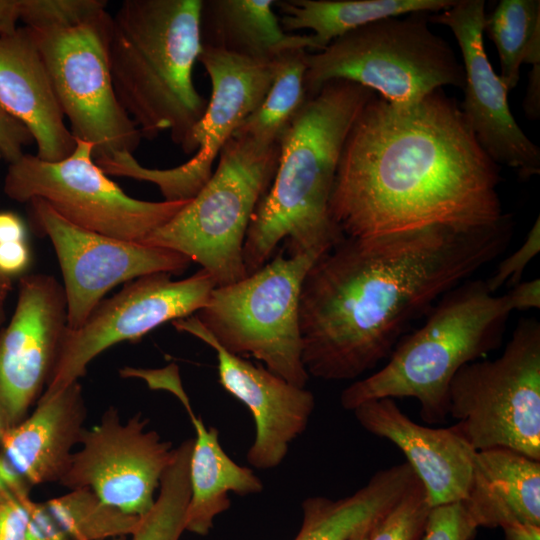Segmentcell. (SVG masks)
Here are the masks:
<instances>
[{
  "label": "cell",
  "instance_id": "obj_1",
  "mask_svg": "<svg viewBox=\"0 0 540 540\" xmlns=\"http://www.w3.org/2000/svg\"><path fill=\"white\" fill-rule=\"evenodd\" d=\"M509 214L495 226H434L342 238L307 271L299 298L302 362L309 376L352 380L389 357L409 325L508 247Z\"/></svg>",
  "mask_w": 540,
  "mask_h": 540
},
{
  "label": "cell",
  "instance_id": "obj_2",
  "mask_svg": "<svg viewBox=\"0 0 540 540\" xmlns=\"http://www.w3.org/2000/svg\"><path fill=\"white\" fill-rule=\"evenodd\" d=\"M499 171L441 89L408 105L375 94L345 139L329 215L352 239L492 227L509 215L498 194Z\"/></svg>",
  "mask_w": 540,
  "mask_h": 540
},
{
  "label": "cell",
  "instance_id": "obj_3",
  "mask_svg": "<svg viewBox=\"0 0 540 540\" xmlns=\"http://www.w3.org/2000/svg\"><path fill=\"white\" fill-rule=\"evenodd\" d=\"M374 95L351 81H329L292 118L278 141L272 183L247 230L246 276L265 265L281 242L288 256H320L343 238L330 218L329 199L348 132Z\"/></svg>",
  "mask_w": 540,
  "mask_h": 540
},
{
  "label": "cell",
  "instance_id": "obj_4",
  "mask_svg": "<svg viewBox=\"0 0 540 540\" xmlns=\"http://www.w3.org/2000/svg\"><path fill=\"white\" fill-rule=\"evenodd\" d=\"M202 0H125L111 15L107 52L116 97L141 131H168L185 153L207 101L193 68L202 50Z\"/></svg>",
  "mask_w": 540,
  "mask_h": 540
},
{
  "label": "cell",
  "instance_id": "obj_5",
  "mask_svg": "<svg viewBox=\"0 0 540 540\" xmlns=\"http://www.w3.org/2000/svg\"><path fill=\"white\" fill-rule=\"evenodd\" d=\"M513 311L508 294L492 293L485 280L462 282L437 301L422 326L401 337L381 369L342 391V407L410 397L424 422H445L453 377L500 346Z\"/></svg>",
  "mask_w": 540,
  "mask_h": 540
},
{
  "label": "cell",
  "instance_id": "obj_6",
  "mask_svg": "<svg viewBox=\"0 0 540 540\" xmlns=\"http://www.w3.org/2000/svg\"><path fill=\"white\" fill-rule=\"evenodd\" d=\"M279 143L232 135L199 192L140 243L167 248L196 262L225 286L246 277L243 246L252 215L268 191Z\"/></svg>",
  "mask_w": 540,
  "mask_h": 540
},
{
  "label": "cell",
  "instance_id": "obj_7",
  "mask_svg": "<svg viewBox=\"0 0 540 540\" xmlns=\"http://www.w3.org/2000/svg\"><path fill=\"white\" fill-rule=\"evenodd\" d=\"M430 14L384 18L340 36L323 50L308 52L307 98L333 80L357 83L398 105L416 103L444 86L463 88V64L449 43L429 28Z\"/></svg>",
  "mask_w": 540,
  "mask_h": 540
},
{
  "label": "cell",
  "instance_id": "obj_8",
  "mask_svg": "<svg viewBox=\"0 0 540 540\" xmlns=\"http://www.w3.org/2000/svg\"><path fill=\"white\" fill-rule=\"evenodd\" d=\"M317 257L279 251L254 273L216 286L194 316L226 351L252 356L272 373L305 387L310 376L301 355L299 298Z\"/></svg>",
  "mask_w": 540,
  "mask_h": 540
},
{
  "label": "cell",
  "instance_id": "obj_9",
  "mask_svg": "<svg viewBox=\"0 0 540 540\" xmlns=\"http://www.w3.org/2000/svg\"><path fill=\"white\" fill-rule=\"evenodd\" d=\"M451 426L476 450L507 448L540 461V323L521 319L503 352L464 365L448 393Z\"/></svg>",
  "mask_w": 540,
  "mask_h": 540
},
{
  "label": "cell",
  "instance_id": "obj_10",
  "mask_svg": "<svg viewBox=\"0 0 540 540\" xmlns=\"http://www.w3.org/2000/svg\"><path fill=\"white\" fill-rule=\"evenodd\" d=\"M106 9L80 21L30 29L75 139L92 145L98 166L132 154L142 134L120 105L111 79Z\"/></svg>",
  "mask_w": 540,
  "mask_h": 540
},
{
  "label": "cell",
  "instance_id": "obj_11",
  "mask_svg": "<svg viewBox=\"0 0 540 540\" xmlns=\"http://www.w3.org/2000/svg\"><path fill=\"white\" fill-rule=\"evenodd\" d=\"M92 145L76 139L66 158L48 162L25 153L8 164L3 191L20 203L39 198L82 229L140 242L189 201H144L127 195L93 159Z\"/></svg>",
  "mask_w": 540,
  "mask_h": 540
},
{
  "label": "cell",
  "instance_id": "obj_12",
  "mask_svg": "<svg viewBox=\"0 0 540 540\" xmlns=\"http://www.w3.org/2000/svg\"><path fill=\"white\" fill-rule=\"evenodd\" d=\"M215 287L203 269L181 280H173L171 274L161 272L127 282L117 294L102 300L79 328H67L40 399L78 382L88 364L111 346L137 341L168 321L194 315L207 304Z\"/></svg>",
  "mask_w": 540,
  "mask_h": 540
},
{
  "label": "cell",
  "instance_id": "obj_13",
  "mask_svg": "<svg viewBox=\"0 0 540 540\" xmlns=\"http://www.w3.org/2000/svg\"><path fill=\"white\" fill-rule=\"evenodd\" d=\"M28 204L34 228L50 240L61 268L69 330L79 328L116 285L153 273L180 274L191 264L167 248L77 227L42 199Z\"/></svg>",
  "mask_w": 540,
  "mask_h": 540
},
{
  "label": "cell",
  "instance_id": "obj_14",
  "mask_svg": "<svg viewBox=\"0 0 540 540\" xmlns=\"http://www.w3.org/2000/svg\"><path fill=\"white\" fill-rule=\"evenodd\" d=\"M147 422L140 414L122 421L109 407L97 424L84 429L60 483L69 490L89 489L125 514L146 515L174 453Z\"/></svg>",
  "mask_w": 540,
  "mask_h": 540
},
{
  "label": "cell",
  "instance_id": "obj_15",
  "mask_svg": "<svg viewBox=\"0 0 540 540\" xmlns=\"http://www.w3.org/2000/svg\"><path fill=\"white\" fill-rule=\"evenodd\" d=\"M63 286L47 274L20 278L14 313L0 330V425L19 424L44 393L67 331Z\"/></svg>",
  "mask_w": 540,
  "mask_h": 540
},
{
  "label": "cell",
  "instance_id": "obj_16",
  "mask_svg": "<svg viewBox=\"0 0 540 540\" xmlns=\"http://www.w3.org/2000/svg\"><path fill=\"white\" fill-rule=\"evenodd\" d=\"M484 0H457L448 9L430 14L429 22L445 25L454 34L465 73L463 116L486 154L505 165L520 180L540 173V149L523 132L508 104L509 89L497 75L484 47Z\"/></svg>",
  "mask_w": 540,
  "mask_h": 540
},
{
  "label": "cell",
  "instance_id": "obj_17",
  "mask_svg": "<svg viewBox=\"0 0 540 540\" xmlns=\"http://www.w3.org/2000/svg\"><path fill=\"white\" fill-rule=\"evenodd\" d=\"M216 351L221 386L251 412L255 437L246 458L258 469L277 467L289 446L306 429L315 407L311 391L296 386L222 348L192 315L172 322Z\"/></svg>",
  "mask_w": 540,
  "mask_h": 540
},
{
  "label": "cell",
  "instance_id": "obj_18",
  "mask_svg": "<svg viewBox=\"0 0 540 540\" xmlns=\"http://www.w3.org/2000/svg\"><path fill=\"white\" fill-rule=\"evenodd\" d=\"M79 382L47 399L0 438V500L65 476L85 429Z\"/></svg>",
  "mask_w": 540,
  "mask_h": 540
},
{
  "label": "cell",
  "instance_id": "obj_19",
  "mask_svg": "<svg viewBox=\"0 0 540 540\" xmlns=\"http://www.w3.org/2000/svg\"><path fill=\"white\" fill-rule=\"evenodd\" d=\"M352 411L367 432L389 440L402 451L431 507L466 499L476 450L452 427L420 425L392 398L369 400Z\"/></svg>",
  "mask_w": 540,
  "mask_h": 540
},
{
  "label": "cell",
  "instance_id": "obj_20",
  "mask_svg": "<svg viewBox=\"0 0 540 540\" xmlns=\"http://www.w3.org/2000/svg\"><path fill=\"white\" fill-rule=\"evenodd\" d=\"M198 61L211 82L205 112L193 127L185 154L187 168L202 185L212 175L221 149L262 103L275 73V60H257L202 47Z\"/></svg>",
  "mask_w": 540,
  "mask_h": 540
},
{
  "label": "cell",
  "instance_id": "obj_21",
  "mask_svg": "<svg viewBox=\"0 0 540 540\" xmlns=\"http://www.w3.org/2000/svg\"><path fill=\"white\" fill-rule=\"evenodd\" d=\"M0 106L29 131L39 159L60 161L75 149L45 62L25 26L0 37Z\"/></svg>",
  "mask_w": 540,
  "mask_h": 540
},
{
  "label": "cell",
  "instance_id": "obj_22",
  "mask_svg": "<svg viewBox=\"0 0 540 540\" xmlns=\"http://www.w3.org/2000/svg\"><path fill=\"white\" fill-rule=\"evenodd\" d=\"M462 502L478 527L540 525V461L507 448L476 451Z\"/></svg>",
  "mask_w": 540,
  "mask_h": 540
},
{
  "label": "cell",
  "instance_id": "obj_23",
  "mask_svg": "<svg viewBox=\"0 0 540 540\" xmlns=\"http://www.w3.org/2000/svg\"><path fill=\"white\" fill-rule=\"evenodd\" d=\"M407 463L377 471L351 495L313 496L302 502V523L294 540H351L368 533L417 482Z\"/></svg>",
  "mask_w": 540,
  "mask_h": 540
},
{
  "label": "cell",
  "instance_id": "obj_24",
  "mask_svg": "<svg viewBox=\"0 0 540 540\" xmlns=\"http://www.w3.org/2000/svg\"><path fill=\"white\" fill-rule=\"evenodd\" d=\"M176 396L185 406L195 429L185 530L205 536L212 529L214 519L229 509V493L256 494L263 490V484L250 468L238 465L227 455L219 442L217 429L207 428L195 415L184 390Z\"/></svg>",
  "mask_w": 540,
  "mask_h": 540
},
{
  "label": "cell",
  "instance_id": "obj_25",
  "mask_svg": "<svg viewBox=\"0 0 540 540\" xmlns=\"http://www.w3.org/2000/svg\"><path fill=\"white\" fill-rule=\"evenodd\" d=\"M275 0H202V47L273 60L285 50H315L310 35L286 33L274 10Z\"/></svg>",
  "mask_w": 540,
  "mask_h": 540
},
{
  "label": "cell",
  "instance_id": "obj_26",
  "mask_svg": "<svg viewBox=\"0 0 540 540\" xmlns=\"http://www.w3.org/2000/svg\"><path fill=\"white\" fill-rule=\"evenodd\" d=\"M457 0H275L286 33L312 31L316 51L323 50L340 36L388 18L415 12L437 13Z\"/></svg>",
  "mask_w": 540,
  "mask_h": 540
},
{
  "label": "cell",
  "instance_id": "obj_27",
  "mask_svg": "<svg viewBox=\"0 0 540 540\" xmlns=\"http://www.w3.org/2000/svg\"><path fill=\"white\" fill-rule=\"evenodd\" d=\"M141 517L125 514L89 489L34 502L26 540H107L131 536Z\"/></svg>",
  "mask_w": 540,
  "mask_h": 540
},
{
  "label": "cell",
  "instance_id": "obj_28",
  "mask_svg": "<svg viewBox=\"0 0 540 540\" xmlns=\"http://www.w3.org/2000/svg\"><path fill=\"white\" fill-rule=\"evenodd\" d=\"M308 50L291 48L278 55L271 86L261 105L233 133L264 144L278 143L295 114L307 100L304 77Z\"/></svg>",
  "mask_w": 540,
  "mask_h": 540
},
{
  "label": "cell",
  "instance_id": "obj_29",
  "mask_svg": "<svg viewBox=\"0 0 540 540\" xmlns=\"http://www.w3.org/2000/svg\"><path fill=\"white\" fill-rule=\"evenodd\" d=\"M484 33L497 48L500 78L509 90L515 88L521 65L540 52V1L501 0L486 16Z\"/></svg>",
  "mask_w": 540,
  "mask_h": 540
},
{
  "label": "cell",
  "instance_id": "obj_30",
  "mask_svg": "<svg viewBox=\"0 0 540 540\" xmlns=\"http://www.w3.org/2000/svg\"><path fill=\"white\" fill-rule=\"evenodd\" d=\"M190 499L188 469L172 465L163 474L151 510L140 518L130 540H180Z\"/></svg>",
  "mask_w": 540,
  "mask_h": 540
},
{
  "label": "cell",
  "instance_id": "obj_31",
  "mask_svg": "<svg viewBox=\"0 0 540 540\" xmlns=\"http://www.w3.org/2000/svg\"><path fill=\"white\" fill-rule=\"evenodd\" d=\"M430 509L425 489L418 479L372 528L367 540H420Z\"/></svg>",
  "mask_w": 540,
  "mask_h": 540
},
{
  "label": "cell",
  "instance_id": "obj_32",
  "mask_svg": "<svg viewBox=\"0 0 540 540\" xmlns=\"http://www.w3.org/2000/svg\"><path fill=\"white\" fill-rule=\"evenodd\" d=\"M20 21L30 29L70 24L107 8L105 0H19Z\"/></svg>",
  "mask_w": 540,
  "mask_h": 540
},
{
  "label": "cell",
  "instance_id": "obj_33",
  "mask_svg": "<svg viewBox=\"0 0 540 540\" xmlns=\"http://www.w3.org/2000/svg\"><path fill=\"white\" fill-rule=\"evenodd\" d=\"M479 527L462 501L431 507L420 540H473Z\"/></svg>",
  "mask_w": 540,
  "mask_h": 540
},
{
  "label": "cell",
  "instance_id": "obj_34",
  "mask_svg": "<svg viewBox=\"0 0 540 540\" xmlns=\"http://www.w3.org/2000/svg\"><path fill=\"white\" fill-rule=\"evenodd\" d=\"M540 251V219L537 217L520 247L504 258L485 280L488 289L497 293L504 285L521 282L526 266Z\"/></svg>",
  "mask_w": 540,
  "mask_h": 540
},
{
  "label": "cell",
  "instance_id": "obj_35",
  "mask_svg": "<svg viewBox=\"0 0 540 540\" xmlns=\"http://www.w3.org/2000/svg\"><path fill=\"white\" fill-rule=\"evenodd\" d=\"M34 502L30 493L0 500V540H26Z\"/></svg>",
  "mask_w": 540,
  "mask_h": 540
},
{
  "label": "cell",
  "instance_id": "obj_36",
  "mask_svg": "<svg viewBox=\"0 0 540 540\" xmlns=\"http://www.w3.org/2000/svg\"><path fill=\"white\" fill-rule=\"evenodd\" d=\"M32 143L29 131L0 106V158L11 164L22 157L24 148Z\"/></svg>",
  "mask_w": 540,
  "mask_h": 540
},
{
  "label": "cell",
  "instance_id": "obj_37",
  "mask_svg": "<svg viewBox=\"0 0 540 540\" xmlns=\"http://www.w3.org/2000/svg\"><path fill=\"white\" fill-rule=\"evenodd\" d=\"M30 263L26 241L0 243V274L11 278L19 275Z\"/></svg>",
  "mask_w": 540,
  "mask_h": 540
},
{
  "label": "cell",
  "instance_id": "obj_38",
  "mask_svg": "<svg viewBox=\"0 0 540 540\" xmlns=\"http://www.w3.org/2000/svg\"><path fill=\"white\" fill-rule=\"evenodd\" d=\"M514 311L539 309L540 307V280L534 278L521 281L507 292Z\"/></svg>",
  "mask_w": 540,
  "mask_h": 540
},
{
  "label": "cell",
  "instance_id": "obj_39",
  "mask_svg": "<svg viewBox=\"0 0 540 540\" xmlns=\"http://www.w3.org/2000/svg\"><path fill=\"white\" fill-rule=\"evenodd\" d=\"M526 117L532 120L540 116V62L531 65L526 95L523 102Z\"/></svg>",
  "mask_w": 540,
  "mask_h": 540
},
{
  "label": "cell",
  "instance_id": "obj_40",
  "mask_svg": "<svg viewBox=\"0 0 540 540\" xmlns=\"http://www.w3.org/2000/svg\"><path fill=\"white\" fill-rule=\"evenodd\" d=\"M26 241V228L14 212L0 211V243Z\"/></svg>",
  "mask_w": 540,
  "mask_h": 540
},
{
  "label": "cell",
  "instance_id": "obj_41",
  "mask_svg": "<svg viewBox=\"0 0 540 540\" xmlns=\"http://www.w3.org/2000/svg\"><path fill=\"white\" fill-rule=\"evenodd\" d=\"M20 21L19 0H0V37L14 33Z\"/></svg>",
  "mask_w": 540,
  "mask_h": 540
},
{
  "label": "cell",
  "instance_id": "obj_42",
  "mask_svg": "<svg viewBox=\"0 0 540 540\" xmlns=\"http://www.w3.org/2000/svg\"><path fill=\"white\" fill-rule=\"evenodd\" d=\"M501 529L502 540H540V525L515 522Z\"/></svg>",
  "mask_w": 540,
  "mask_h": 540
},
{
  "label": "cell",
  "instance_id": "obj_43",
  "mask_svg": "<svg viewBox=\"0 0 540 540\" xmlns=\"http://www.w3.org/2000/svg\"><path fill=\"white\" fill-rule=\"evenodd\" d=\"M11 290H12L11 278L0 274V298L6 299Z\"/></svg>",
  "mask_w": 540,
  "mask_h": 540
},
{
  "label": "cell",
  "instance_id": "obj_44",
  "mask_svg": "<svg viewBox=\"0 0 540 540\" xmlns=\"http://www.w3.org/2000/svg\"><path fill=\"white\" fill-rule=\"evenodd\" d=\"M5 302H6V299L0 298V330L6 317Z\"/></svg>",
  "mask_w": 540,
  "mask_h": 540
},
{
  "label": "cell",
  "instance_id": "obj_45",
  "mask_svg": "<svg viewBox=\"0 0 540 540\" xmlns=\"http://www.w3.org/2000/svg\"><path fill=\"white\" fill-rule=\"evenodd\" d=\"M369 533H370V532L364 533V534H360V535L354 537V538L351 539V540H367V539H368Z\"/></svg>",
  "mask_w": 540,
  "mask_h": 540
},
{
  "label": "cell",
  "instance_id": "obj_46",
  "mask_svg": "<svg viewBox=\"0 0 540 540\" xmlns=\"http://www.w3.org/2000/svg\"><path fill=\"white\" fill-rule=\"evenodd\" d=\"M2 431H3V430H2V427H1V425H0V438H1V433H2Z\"/></svg>",
  "mask_w": 540,
  "mask_h": 540
}]
</instances>
